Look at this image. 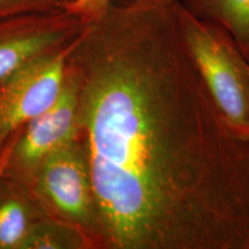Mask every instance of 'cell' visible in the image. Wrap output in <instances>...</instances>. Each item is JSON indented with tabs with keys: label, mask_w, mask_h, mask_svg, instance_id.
<instances>
[{
	"label": "cell",
	"mask_w": 249,
	"mask_h": 249,
	"mask_svg": "<svg viewBox=\"0 0 249 249\" xmlns=\"http://www.w3.org/2000/svg\"><path fill=\"white\" fill-rule=\"evenodd\" d=\"M48 216L29 186L0 181V249H21L33 226Z\"/></svg>",
	"instance_id": "7"
},
{
	"label": "cell",
	"mask_w": 249,
	"mask_h": 249,
	"mask_svg": "<svg viewBox=\"0 0 249 249\" xmlns=\"http://www.w3.org/2000/svg\"><path fill=\"white\" fill-rule=\"evenodd\" d=\"M29 187L48 216L80 227L101 249L91 177L79 140L50 155Z\"/></svg>",
	"instance_id": "3"
},
{
	"label": "cell",
	"mask_w": 249,
	"mask_h": 249,
	"mask_svg": "<svg viewBox=\"0 0 249 249\" xmlns=\"http://www.w3.org/2000/svg\"><path fill=\"white\" fill-rule=\"evenodd\" d=\"M73 43L30 62L0 82V152L13 134L58 98Z\"/></svg>",
	"instance_id": "5"
},
{
	"label": "cell",
	"mask_w": 249,
	"mask_h": 249,
	"mask_svg": "<svg viewBox=\"0 0 249 249\" xmlns=\"http://www.w3.org/2000/svg\"><path fill=\"white\" fill-rule=\"evenodd\" d=\"M85 26L67 9L1 20L0 82L30 62L67 48Z\"/></svg>",
	"instance_id": "6"
},
{
	"label": "cell",
	"mask_w": 249,
	"mask_h": 249,
	"mask_svg": "<svg viewBox=\"0 0 249 249\" xmlns=\"http://www.w3.org/2000/svg\"><path fill=\"white\" fill-rule=\"evenodd\" d=\"M245 249H249V239H248V241H247V245H246V248Z\"/></svg>",
	"instance_id": "13"
},
{
	"label": "cell",
	"mask_w": 249,
	"mask_h": 249,
	"mask_svg": "<svg viewBox=\"0 0 249 249\" xmlns=\"http://www.w3.org/2000/svg\"><path fill=\"white\" fill-rule=\"evenodd\" d=\"M180 31L205 86L229 124L249 138V61L227 31L174 1Z\"/></svg>",
	"instance_id": "2"
},
{
	"label": "cell",
	"mask_w": 249,
	"mask_h": 249,
	"mask_svg": "<svg viewBox=\"0 0 249 249\" xmlns=\"http://www.w3.org/2000/svg\"><path fill=\"white\" fill-rule=\"evenodd\" d=\"M191 13L219 24L249 61V0H179Z\"/></svg>",
	"instance_id": "8"
},
{
	"label": "cell",
	"mask_w": 249,
	"mask_h": 249,
	"mask_svg": "<svg viewBox=\"0 0 249 249\" xmlns=\"http://www.w3.org/2000/svg\"><path fill=\"white\" fill-rule=\"evenodd\" d=\"M74 0H0V21L21 15L66 11Z\"/></svg>",
	"instance_id": "10"
},
{
	"label": "cell",
	"mask_w": 249,
	"mask_h": 249,
	"mask_svg": "<svg viewBox=\"0 0 249 249\" xmlns=\"http://www.w3.org/2000/svg\"><path fill=\"white\" fill-rule=\"evenodd\" d=\"M176 0L111 4L74 40L101 249H245L249 138L214 103Z\"/></svg>",
	"instance_id": "1"
},
{
	"label": "cell",
	"mask_w": 249,
	"mask_h": 249,
	"mask_svg": "<svg viewBox=\"0 0 249 249\" xmlns=\"http://www.w3.org/2000/svg\"><path fill=\"white\" fill-rule=\"evenodd\" d=\"M18 130H20V129H18ZM18 130L17 133L12 135V138L8 140V142L6 143L4 149H2L1 152H0V181H1L2 177H4V174H5L6 167H7V164H8V160H9V156H11L12 148H13L14 141H15V139H17Z\"/></svg>",
	"instance_id": "12"
},
{
	"label": "cell",
	"mask_w": 249,
	"mask_h": 249,
	"mask_svg": "<svg viewBox=\"0 0 249 249\" xmlns=\"http://www.w3.org/2000/svg\"><path fill=\"white\" fill-rule=\"evenodd\" d=\"M111 4L112 0H74L67 11L89 23L101 18Z\"/></svg>",
	"instance_id": "11"
},
{
	"label": "cell",
	"mask_w": 249,
	"mask_h": 249,
	"mask_svg": "<svg viewBox=\"0 0 249 249\" xmlns=\"http://www.w3.org/2000/svg\"><path fill=\"white\" fill-rule=\"evenodd\" d=\"M77 81L67 64L64 85L55 102L18 130L4 174L6 178L29 186L50 155L77 139Z\"/></svg>",
	"instance_id": "4"
},
{
	"label": "cell",
	"mask_w": 249,
	"mask_h": 249,
	"mask_svg": "<svg viewBox=\"0 0 249 249\" xmlns=\"http://www.w3.org/2000/svg\"><path fill=\"white\" fill-rule=\"evenodd\" d=\"M21 249H96V246L80 227L46 216L33 226Z\"/></svg>",
	"instance_id": "9"
}]
</instances>
